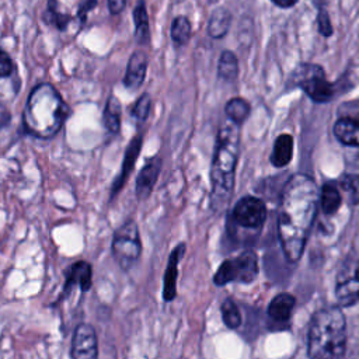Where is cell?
Returning a JSON list of instances; mask_svg holds the SVG:
<instances>
[{
	"instance_id": "34",
	"label": "cell",
	"mask_w": 359,
	"mask_h": 359,
	"mask_svg": "<svg viewBox=\"0 0 359 359\" xmlns=\"http://www.w3.org/2000/svg\"><path fill=\"white\" fill-rule=\"evenodd\" d=\"M11 121V114L7 109V107L4 104L0 102V130L3 128H6L8 125V122Z\"/></svg>"
},
{
	"instance_id": "3",
	"label": "cell",
	"mask_w": 359,
	"mask_h": 359,
	"mask_svg": "<svg viewBox=\"0 0 359 359\" xmlns=\"http://www.w3.org/2000/svg\"><path fill=\"white\" fill-rule=\"evenodd\" d=\"M69 116V107L50 83L35 86L22 111V125L27 133L38 139L53 137Z\"/></svg>"
},
{
	"instance_id": "11",
	"label": "cell",
	"mask_w": 359,
	"mask_h": 359,
	"mask_svg": "<svg viewBox=\"0 0 359 359\" xmlns=\"http://www.w3.org/2000/svg\"><path fill=\"white\" fill-rule=\"evenodd\" d=\"M93 285V268L91 264H88L87 261H76L73 262L67 271H66V276H65V283H63V289L59 294L57 303L63 299H66L74 287H79L81 292H87L91 289Z\"/></svg>"
},
{
	"instance_id": "4",
	"label": "cell",
	"mask_w": 359,
	"mask_h": 359,
	"mask_svg": "<svg viewBox=\"0 0 359 359\" xmlns=\"http://www.w3.org/2000/svg\"><path fill=\"white\" fill-rule=\"evenodd\" d=\"M346 346V321L341 307L314 313L307 332L309 359H341Z\"/></svg>"
},
{
	"instance_id": "10",
	"label": "cell",
	"mask_w": 359,
	"mask_h": 359,
	"mask_svg": "<svg viewBox=\"0 0 359 359\" xmlns=\"http://www.w3.org/2000/svg\"><path fill=\"white\" fill-rule=\"evenodd\" d=\"M72 359H98V339L95 328L88 323L76 325L70 346Z\"/></svg>"
},
{
	"instance_id": "30",
	"label": "cell",
	"mask_w": 359,
	"mask_h": 359,
	"mask_svg": "<svg viewBox=\"0 0 359 359\" xmlns=\"http://www.w3.org/2000/svg\"><path fill=\"white\" fill-rule=\"evenodd\" d=\"M317 28H318V32L324 36H330L332 35V25H331V21H330V17L327 14V11L324 8H321L318 11V17H317Z\"/></svg>"
},
{
	"instance_id": "27",
	"label": "cell",
	"mask_w": 359,
	"mask_h": 359,
	"mask_svg": "<svg viewBox=\"0 0 359 359\" xmlns=\"http://www.w3.org/2000/svg\"><path fill=\"white\" fill-rule=\"evenodd\" d=\"M220 311H222V318L224 321V324L231 328V330H236L240 327L241 324V314L238 311V307L237 304L230 299H224L222 306H220Z\"/></svg>"
},
{
	"instance_id": "9",
	"label": "cell",
	"mask_w": 359,
	"mask_h": 359,
	"mask_svg": "<svg viewBox=\"0 0 359 359\" xmlns=\"http://www.w3.org/2000/svg\"><path fill=\"white\" fill-rule=\"evenodd\" d=\"M231 217L240 227L258 230L266 219V208L259 198L247 195L237 201L233 208Z\"/></svg>"
},
{
	"instance_id": "13",
	"label": "cell",
	"mask_w": 359,
	"mask_h": 359,
	"mask_svg": "<svg viewBox=\"0 0 359 359\" xmlns=\"http://www.w3.org/2000/svg\"><path fill=\"white\" fill-rule=\"evenodd\" d=\"M142 142H143V137L142 135H136L130 143L128 144L126 147V151H125V157H123V161H122V167H121V171L118 174V177L115 178V181L112 182V188H111V199L116 196V194L125 187V182L128 181L133 167H135V163L137 160V156L140 153V149H142Z\"/></svg>"
},
{
	"instance_id": "28",
	"label": "cell",
	"mask_w": 359,
	"mask_h": 359,
	"mask_svg": "<svg viewBox=\"0 0 359 359\" xmlns=\"http://www.w3.org/2000/svg\"><path fill=\"white\" fill-rule=\"evenodd\" d=\"M341 188L348 194L352 203L359 205V174H345L341 178Z\"/></svg>"
},
{
	"instance_id": "24",
	"label": "cell",
	"mask_w": 359,
	"mask_h": 359,
	"mask_svg": "<svg viewBox=\"0 0 359 359\" xmlns=\"http://www.w3.org/2000/svg\"><path fill=\"white\" fill-rule=\"evenodd\" d=\"M224 109H226L227 118H229L231 122H234V123H237V125H241V123L248 118L250 111H251V107H250V104H248L244 98H241V97H234V98H231V100L227 101Z\"/></svg>"
},
{
	"instance_id": "33",
	"label": "cell",
	"mask_w": 359,
	"mask_h": 359,
	"mask_svg": "<svg viewBox=\"0 0 359 359\" xmlns=\"http://www.w3.org/2000/svg\"><path fill=\"white\" fill-rule=\"evenodd\" d=\"M126 0H108V8L111 14H119L123 11Z\"/></svg>"
},
{
	"instance_id": "29",
	"label": "cell",
	"mask_w": 359,
	"mask_h": 359,
	"mask_svg": "<svg viewBox=\"0 0 359 359\" xmlns=\"http://www.w3.org/2000/svg\"><path fill=\"white\" fill-rule=\"evenodd\" d=\"M150 107H151V98L147 93H144L135 102V105L132 108V116L137 122H144L150 114Z\"/></svg>"
},
{
	"instance_id": "35",
	"label": "cell",
	"mask_w": 359,
	"mask_h": 359,
	"mask_svg": "<svg viewBox=\"0 0 359 359\" xmlns=\"http://www.w3.org/2000/svg\"><path fill=\"white\" fill-rule=\"evenodd\" d=\"M271 1L280 8H289V7H293L299 0H271Z\"/></svg>"
},
{
	"instance_id": "12",
	"label": "cell",
	"mask_w": 359,
	"mask_h": 359,
	"mask_svg": "<svg viewBox=\"0 0 359 359\" xmlns=\"http://www.w3.org/2000/svg\"><path fill=\"white\" fill-rule=\"evenodd\" d=\"M161 158L158 156H154L151 158L147 160V163L142 167L140 172L137 174L136 178V187H135V192L137 199L143 201L147 199L156 185V181L158 178L160 170H161Z\"/></svg>"
},
{
	"instance_id": "8",
	"label": "cell",
	"mask_w": 359,
	"mask_h": 359,
	"mask_svg": "<svg viewBox=\"0 0 359 359\" xmlns=\"http://www.w3.org/2000/svg\"><path fill=\"white\" fill-rule=\"evenodd\" d=\"M335 296L342 307L359 300V254L349 252L344 259L337 276Z\"/></svg>"
},
{
	"instance_id": "1",
	"label": "cell",
	"mask_w": 359,
	"mask_h": 359,
	"mask_svg": "<svg viewBox=\"0 0 359 359\" xmlns=\"http://www.w3.org/2000/svg\"><path fill=\"white\" fill-rule=\"evenodd\" d=\"M318 194L314 180L304 174L292 175L283 187L278 212V236L289 262H297L303 254L316 219Z\"/></svg>"
},
{
	"instance_id": "2",
	"label": "cell",
	"mask_w": 359,
	"mask_h": 359,
	"mask_svg": "<svg viewBox=\"0 0 359 359\" xmlns=\"http://www.w3.org/2000/svg\"><path fill=\"white\" fill-rule=\"evenodd\" d=\"M240 125L230 119L222 125L217 133L216 149L210 167L212 196L210 205L216 212H222L233 194L234 174L240 150Z\"/></svg>"
},
{
	"instance_id": "32",
	"label": "cell",
	"mask_w": 359,
	"mask_h": 359,
	"mask_svg": "<svg viewBox=\"0 0 359 359\" xmlns=\"http://www.w3.org/2000/svg\"><path fill=\"white\" fill-rule=\"evenodd\" d=\"M97 6V0H84L80 6H79V13L77 17L81 18V21H86V14L94 8Z\"/></svg>"
},
{
	"instance_id": "25",
	"label": "cell",
	"mask_w": 359,
	"mask_h": 359,
	"mask_svg": "<svg viewBox=\"0 0 359 359\" xmlns=\"http://www.w3.org/2000/svg\"><path fill=\"white\" fill-rule=\"evenodd\" d=\"M43 20L46 21V24L53 25L55 28L63 31L67 27L69 21H70V15L66 14V13H62L59 10L57 0H49L48 7L43 13Z\"/></svg>"
},
{
	"instance_id": "21",
	"label": "cell",
	"mask_w": 359,
	"mask_h": 359,
	"mask_svg": "<svg viewBox=\"0 0 359 359\" xmlns=\"http://www.w3.org/2000/svg\"><path fill=\"white\" fill-rule=\"evenodd\" d=\"M121 114H122V107L119 100L115 95H109L104 108L102 121H104L105 129L112 135H116L121 129Z\"/></svg>"
},
{
	"instance_id": "19",
	"label": "cell",
	"mask_w": 359,
	"mask_h": 359,
	"mask_svg": "<svg viewBox=\"0 0 359 359\" xmlns=\"http://www.w3.org/2000/svg\"><path fill=\"white\" fill-rule=\"evenodd\" d=\"M133 21H135V39L137 43L144 45L150 41V27L149 15L146 8V1L139 0L133 8Z\"/></svg>"
},
{
	"instance_id": "15",
	"label": "cell",
	"mask_w": 359,
	"mask_h": 359,
	"mask_svg": "<svg viewBox=\"0 0 359 359\" xmlns=\"http://www.w3.org/2000/svg\"><path fill=\"white\" fill-rule=\"evenodd\" d=\"M147 72V56L142 50H136L132 53L129 57L128 66H126V73L123 77V84L129 90H136L139 88L146 77Z\"/></svg>"
},
{
	"instance_id": "26",
	"label": "cell",
	"mask_w": 359,
	"mask_h": 359,
	"mask_svg": "<svg viewBox=\"0 0 359 359\" xmlns=\"http://www.w3.org/2000/svg\"><path fill=\"white\" fill-rule=\"evenodd\" d=\"M191 22L185 15H178L172 20L171 24V39L178 46L185 45L191 38Z\"/></svg>"
},
{
	"instance_id": "18",
	"label": "cell",
	"mask_w": 359,
	"mask_h": 359,
	"mask_svg": "<svg viewBox=\"0 0 359 359\" xmlns=\"http://www.w3.org/2000/svg\"><path fill=\"white\" fill-rule=\"evenodd\" d=\"M293 157V137L289 133H282L275 139L272 154H271V163L280 168L290 163Z\"/></svg>"
},
{
	"instance_id": "6",
	"label": "cell",
	"mask_w": 359,
	"mask_h": 359,
	"mask_svg": "<svg viewBox=\"0 0 359 359\" xmlns=\"http://www.w3.org/2000/svg\"><path fill=\"white\" fill-rule=\"evenodd\" d=\"M258 275V258L254 251H245L237 257L227 258L217 268L213 282L224 286L230 282L251 283Z\"/></svg>"
},
{
	"instance_id": "31",
	"label": "cell",
	"mask_w": 359,
	"mask_h": 359,
	"mask_svg": "<svg viewBox=\"0 0 359 359\" xmlns=\"http://www.w3.org/2000/svg\"><path fill=\"white\" fill-rule=\"evenodd\" d=\"M14 69L13 60L8 53L0 48V77H8Z\"/></svg>"
},
{
	"instance_id": "23",
	"label": "cell",
	"mask_w": 359,
	"mask_h": 359,
	"mask_svg": "<svg viewBox=\"0 0 359 359\" xmlns=\"http://www.w3.org/2000/svg\"><path fill=\"white\" fill-rule=\"evenodd\" d=\"M238 74V62L231 50H223L217 62V76L226 81H233Z\"/></svg>"
},
{
	"instance_id": "14",
	"label": "cell",
	"mask_w": 359,
	"mask_h": 359,
	"mask_svg": "<svg viewBox=\"0 0 359 359\" xmlns=\"http://www.w3.org/2000/svg\"><path fill=\"white\" fill-rule=\"evenodd\" d=\"M185 251V244L180 243L170 254L168 264L164 272V287H163V299L165 302L174 300L177 296V275H178V262L182 258Z\"/></svg>"
},
{
	"instance_id": "5",
	"label": "cell",
	"mask_w": 359,
	"mask_h": 359,
	"mask_svg": "<svg viewBox=\"0 0 359 359\" xmlns=\"http://www.w3.org/2000/svg\"><path fill=\"white\" fill-rule=\"evenodd\" d=\"M111 252L122 271H129L137 262L142 252V243L135 220L129 219L115 230Z\"/></svg>"
},
{
	"instance_id": "7",
	"label": "cell",
	"mask_w": 359,
	"mask_h": 359,
	"mask_svg": "<svg viewBox=\"0 0 359 359\" xmlns=\"http://www.w3.org/2000/svg\"><path fill=\"white\" fill-rule=\"evenodd\" d=\"M294 84L299 86L314 102H327L334 95V87L327 80L321 66L304 63L294 70Z\"/></svg>"
},
{
	"instance_id": "20",
	"label": "cell",
	"mask_w": 359,
	"mask_h": 359,
	"mask_svg": "<svg viewBox=\"0 0 359 359\" xmlns=\"http://www.w3.org/2000/svg\"><path fill=\"white\" fill-rule=\"evenodd\" d=\"M231 15L224 7H217L212 11L208 21V34L212 38H223L230 28Z\"/></svg>"
},
{
	"instance_id": "22",
	"label": "cell",
	"mask_w": 359,
	"mask_h": 359,
	"mask_svg": "<svg viewBox=\"0 0 359 359\" xmlns=\"http://www.w3.org/2000/svg\"><path fill=\"white\" fill-rule=\"evenodd\" d=\"M341 201H342V196L334 184L327 182L323 185L318 194V202L321 205V210L325 215H334L338 210Z\"/></svg>"
},
{
	"instance_id": "16",
	"label": "cell",
	"mask_w": 359,
	"mask_h": 359,
	"mask_svg": "<svg viewBox=\"0 0 359 359\" xmlns=\"http://www.w3.org/2000/svg\"><path fill=\"white\" fill-rule=\"evenodd\" d=\"M335 137L345 146L359 147V119L342 116L334 125Z\"/></svg>"
},
{
	"instance_id": "17",
	"label": "cell",
	"mask_w": 359,
	"mask_h": 359,
	"mask_svg": "<svg viewBox=\"0 0 359 359\" xmlns=\"http://www.w3.org/2000/svg\"><path fill=\"white\" fill-rule=\"evenodd\" d=\"M294 303L296 300L292 294L279 293L271 300L268 306V316L276 323H286L292 316Z\"/></svg>"
}]
</instances>
